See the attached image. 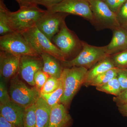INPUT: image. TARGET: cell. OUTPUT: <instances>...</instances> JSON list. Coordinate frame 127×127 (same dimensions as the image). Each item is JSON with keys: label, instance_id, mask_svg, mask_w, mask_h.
Here are the masks:
<instances>
[{"label": "cell", "instance_id": "6da1fadb", "mask_svg": "<svg viewBox=\"0 0 127 127\" xmlns=\"http://www.w3.org/2000/svg\"><path fill=\"white\" fill-rule=\"evenodd\" d=\"M46 12V10L40 9L36 4L20 6L17 11H10L9 26L13 32L23 33L36 26Z\"/></svg>", "mask_w": 127, "mask_h": 127}, {"label": "cell", "instance_id": "7a4b0ae2", "mask_svg": "<svg viewBox=\"0 0 127 127\" xmlns=\"http://www.w3.org/2000/svg\"><path fill=\"white\" fill-rule=\"evenodd\" d=\"M82 45L81 50L75 57L71 60L61 61L63 68L83 67L88 69L101 60L110 56L107 53L105 46L91 45L83 41Z\"/></svg>", "mask_w": 127, "mask_h": 127}, {"label": "cell", "instance_id": "3957f363", "mask_svg": "<svg viewBox=\"0 0 127 127\" xmlns=\"http://www.w3.org/2000/svg\"><path fill=\"white\" fill-rule=\"evenodd\" d=\"M88 69L83 67L63 68L64 91L59 103L68 106L81 86L84 84Z\"/></svg>", "mask_w": 127, "mask_h": 127}, {"label": "cell", "instance_id": "277c9868", "mask_svg": "<svg viewBox=\"0 0 127 127\" xmlns=\"http://www.w3.org/2000/svg\"><path fill=\"white\" fill-rule=\"evenodd\" d=\"M92 12L93 19L91 22L98 31L114 29L120 26L117 15L113 12L104 0H87Z\"/></svg>", "mask_w": 127, "mask_h": 127}, {"label": "cell", "instance_id": "5b68a950", "mask_svg": "<svg viewBox=\"0 0 127 127\" xmlns=\"http://www.w3.org/2000/svg\"><path fill=\"white\" fill-rule=\"evenodd\" d=\"M18 74L12 78L9 87V95L14 102L25 108L31 106L40 97V91L35 87L30 88L18 77Z\"/></svg>", "mask_w": 127, "mask_h": 127}, {"label": "cell", "instance_id": "8992f818", "mask_svg": "<svg viewBox=\"0 0 127 127\" xmlns=\"http://www.w3.org/2000/svg\"><path fill=\"white\" fill-rule=\"evenodd\" d=\"M52 42L63 53L66 60L71 56H75V57L82 48L83 41L67 27L65 23L53 37Z\"/></svg>", "mask_w": 127, "mask_h": 127}, {"label": "cell", "instance_id": "52a82bcc", "mask_svg": "<svg viewBox=\"0 0 127 127\" xmlns=\"http://www.w3.org/2000/svg\"><path fill=\"white\" fill-rule=\"evenodd\" d=\"M22 34L32 47L39 55L47 53L61 61H65L63 53L36 26Z\"/></svg>", "mask_w": 127, "mask_h": 127}, {"label": "cell", "instance_id": "ba28073f", "mask_svg": "<svg viewBox=\"0 0 127 127\" xmlns=\"http://www.w3.org/2000/svg\"><path fill=\"white\" fill-rule=\"evenodd\" d=\"M0 50L20 56H41L32 47L23 34L18 32L0 36Z\"/></svg>", "mask_w": 127, "mask_h": 127}, {"label": "cell", "instance_id": "9c48e42d", "mask_svg": "<svg viewBox=\"0 0 127 127\" xmlns=\"http://www.w3.org/2000/svg\"><path fill=\"white\" fill-rule=\"evenodd\" d=\"M46 10L49 13L62 12L79 16L91 23L93 19L91 6L87 0H63Z\"/></svg>", "mask_w": 127, "mask_h": 127}, {"label": "cell", "instance_id": "30bf717a", "mask_svg": "<svg viewBox=\"0 0 127 127\" xmlns=\"http://www.w3.org/2000/svg\"><path fill=\"white\" fill-rule=\"evenodd\" d=\"M69 14L62 12L49 13L47 11L37 22L36 26L52 41L53 37L61 30Z\"/></svg>", "mask_w": 127, "mask_h": 127}, {"label": "cell", "instance_id": "8fae6325", "mask_svg": "<svg viewBox=\"0 0 127 127\" xmlns=\"http://www.w3.org/2000/svg\"><path fill=\"white\" fill-rule=\"evenodd\" d=\"M43 61L41 56H23L21 57L18 74L29 85L35 87L34 75L42 70Z\"/></svg>", "mask_w": 127, "mask_h": 127}, {"label": "cell", "instance_id": "7c38bea8", "mask_svg": "<svg viewBox=\"0 0 127 127\" xmlns=\"http://www.w3.org/2000/svg\"><path fill=\"white\" fill-rule=\"evenodd\" d=\"M21 57L0 50V77L3 79H10L18 74Z\"/></svg>", "mask_w": 127, "mask_h": 127}, {"label": "cell", "instance_id": "4fadbf2b", "mask_svg": "<svg viewBox=\"0 0 127 127\" xmlns=\"http://www.w3.org/2000/svg\"><path fill=\"white\" fill-rule=\"evenodd\" d=\"M25 109L11 100L0 104V115L16 127H23V118Z\"/></svg>", "mask_w": 127, "mask_h": 127}, {"label": "cell", "instance_id": "5bb4252c", "mask_svg": "<svg viewBox=\"0 0 127 127\" xmlns=\"http://www.w3.org/2000/svg\"><path fill=\"white\" fill-rule=\"evenodd\" d=\"M113 36L110 43L105 46L109 56L116 54L127 48V29L121 26L112 30Z\"/></svg>", "mask_w": 127, "mask_h": 127}, {"label": "cell", "instance_id": "9a60e30c", "mask_svg": "<svg viewBox=\"0 0 127 127\" xmlns=\"http://www.w3.org/2000/svg\"><path fill=\"white\" fill-rule=\"evenodd\" d=\"M72 118L65 106L59 103L52 109L48 127H69Z\"/></svg>", "mask_w": 127, "mask_h": 127}, {"label": "cell", "instance_id": "2e32d148", "mask_svg": "<svg viewBox=\"0 0 127 127\" xmlns=\"http://www.w3.org/2000/svg\"><path fill=\"white\" fill-rule=\"evenodd\" d=\"M35 104L37 127H48L52 108L40 96Z\"/></svg>", "mask_w": 127, "mask_h": 127}, {"label": "cell", "instance_id": "e0dca14e", "mask_svg": "<svg viewBox=\"0 0 127 127\" xmlns=\"http://www.w3.org/2000/svg\"><path fill=\"white\" fill-rule=\"evenodd\" d=\"M41 56L43 63L42 70L50 77L60 78L63 69L61 61L47 53L41 54Z\"/></svg>", "mask_w": 127, "mask_h": 127}, {"label": "cell", "instance_id": "ac0fdd59", "mask_svg": "<svg viewBox=\"0 0 127 127\" xmlns=\"http://www.w3.org/2000/svg\"><path fill=\"white\" fill-rule=\"evenodd\" d=\"M115 67L111 56L107 57L98 62L88 71L84 85H88L95 77Z\"/></svg>", "mask_w": 127, "mask_h": 127}, {"label": "cell", "instance_id": "d6986e66", "mask_svg": "<svg viewBox=\"0 0 127 127\" xmlns=\"http://www.w3.org/2000/svg\"><path fill=\"white\" fill-rule=\"evenodd\" d=\"M10 11L5 4L4 0H0V35L3 36L13 32L9 25Z\"/></svg>", "mask_w": 127, "mask_h": 127}, {"label": "cell", "instance_id": "ffe728a7", "mask_svg": "<svg viewBox=\"0 0 127 127\" xmlns=\"http://www.w3.org/2000/svg\"><path fill=\"white\" fill-rule=\"evenodd\" d=\"M61 78L60 86L56 91L51 93L40 94V96L45 100L52 108L59 103V101L64 92V78L62 74Z\"/></svg>", "mask_w": 127, "mask_h": 127}, {"label": "cell", "instance_id": "44dd1931", "mask_svg": "<svg viewBox=\"0 0 127 127\" xmlns=\"http://www.w3.org/2000/svg\"><path fill=\"white\" fill-rule=\"evenodd\" d=\"M119 69L114 67L98 75L93 79L87 86L97 87L106 84L111 79L117 77Z\"/></svg>", "mask_w": 127, "mask_h": 127}, {"label": "cell", "instance_id": "7402d4cb", "mask_svg": "<svg viewBox=\"0 0 127 127\" xmlns=\"http://www.w3.org/2000/svg\"><path fill=\"white\" fill-rule=\"evenodd\" d=\"M97 91L117 96L122 92L121 87L117 77L114 78L106 84L96 87Z\"/></svg>", "mask_w": 127, "mask_h": 127}, {"label": "cell", "instance_id": "603a6c76", "mask_svg": "<svg viewBox=\"0 0 127 127\" xmlns=\"http://www.w3.org/2000/svg\"><path fill=\"white\" fill-rule=\"evenodd\" d=\"M23 127H37L35 104L25 109L23 118Z\"/></svg>", "mask_w": 127, "mask_h": 127}, {"label": "cell", "instance_id": "cb8c5ba5", "mask_svg": "<svg viewBox=\"0 0 127 127\" xmlns=\"http://www.w3.org/2000/svg\"><path fill=\"white\" fill-rule=\"evenodd\" d=\"M61 82V78L50 77L40 91V94L52 93L59 87Z\"/></svg>", "mask_w": 127, "mask_h": 127}, {"label": "cell", "instance_id": "d4e9b609", "mask_svg": "<svg viewBox=\"0 0 127 127\" xmlns=\"http://www.w3.org/2000/svg\"><path fill=\"white\" fill-rule=\"evenodd\" d=\"M110 56L116 67L119 69H126L127 67V48Z\"/></svg>", "mask_w": 127, "mask_h": 127}, {"label": "cell", "instance_id": "484cf974", "mask_svg": "<svg viewBox=\"0 0 127 127\" xmlns=\"http://www.w3.org/2000/svg\"><path fill=\"white\" fill-rule=\"evenodd\" d=\"M116 15L119 26L127 29V0L121 6Z\"/></svg>", "mask_w": 127, "mask_h": 127}, {"label": "cell", "instance_id": "4316f807", "mask_svg": "<svg viewBox=\"0 0 127 127\" xmlns=\"http://www.w3.org/2000/svg\"><path fill=\"white\" fill-rule=\"evenodd\" d=\"M50 77L42 70L37 71L35 73L34 77L35 86L40 92Z\"/></svg>", "mask_w": 127, "mask_h": 127}, {"label": "cell", "instance_id": "83f0119b", "mask_svg": "<svg viewBox=\"0 0 127 127\" xmlns=\"http://www.w3.org/2000/svg\"><path fill=\"white\" fill-rule=\"evenodd\" d=\"M0 77V104H4L11 101L10 95L7 92L4 82Z\"/></svg>", "mask_w": 127, "mask_h": 127}, {"label": "cell", "instance_id": "f1b7e54d", "mask_svg": "<svg viewBox=\"0 0 127 127\" xmlns=\"http://www.w3.org/2000/svg\"><path fill=\"white\" fill-rule=\"evenodd\" d=\"M117 78L120 84L122 92L127 89V72L125 69H119Z\"/></svg>", "mask_w": 127, "mask_h": 127}, {"label": "cell", "instance_id": "f546056e", "mask_svg": "<svg viewBox=\"0 0 127 127\" xmlns=\"http://www.w3.org/2000/svg\"><path fill=\"white\" fill-rule=\"evenodd\" d=\"M109 8L113 12L117 14L123 4L127 0H104Z\"/></svg>", "mask_w": 127, "mask_h": 127}, {"label": "cell", "instance_id": "4dcf8cb0", "mask_svg": "<svg viewBox=\"0 0 127 127\" xmlns=\"http://www.w3.org/2000/svg\"><path fill=\"white\" fill-rule=\"evenodd\" d=\"M63 0H33L36 5H41L45 6L48 10L58 4Z\"/></svg>", "mask_w": 127, "mask_h": 127}, {"label": "cell", "instance_id": "1f68e13d", "mask_svg": "<svg viewBox=\"0 0 127 127\" xmlns=\"http://www.w3.org/2000/svg\"><path fill=\"white\" fill-rule=\"evenodd\" d=\"M113 100L118 106L127 103V89L122 92L118 96L114 97Z\"/></svg>", "mask_w": 127, "mask_h": 127}, {"label": "cell", "instance_id": "d6a6232c", "mask_svg": "<svg viewBox=\"0 0 127 127\" xmlns=\"http://www.w3.org/2000/svg\"><path fill=\"white\" fill-rule=\"evenodd\" d=\"M0 127H16L0 115Z\"/></svg>", "mask_w": 127, "mask_h": 127}, {"label": "cell", "instance_id": "836d02e7", "mask_svg": "<svg viewBox=\"0 0 127 127\" xmlns=\"http://www.w3.org/2000/svg\"><path fill=\"white\" fill-rule=\"evenodd\" d=\"M118 109L124 116L127 117V103L118 106Z\"/></svg>", "mask_w": 127, "mask_h": 127}, {"label": "cell", "instance_id": "e575fe53", "mask_svg": "<svg viewBox=\"0 0 127 127\" xmlns=\"http://www.w3.org/2000/svg\"><path fill=\"white\" fill-rule=\"evenodd\" d=\"M21 6H28L31 5L36 4L34 3L33 0H21Z\"/></svg>", "mask_w": 127, "mask_h": 127}, {"label": "cell", "instance_id": "d590c367", "mask_svg": "<svg viewBox=\"0 0 127 127\" xmlns=\"http://www.w3.org/2000/svg\"><path fill=\"white\" fill-rule=\"evenodd\" d=\"M16 1L18 3L19 6H21V0H16Z\"/></svg>", "mask_w": 127, "mask_h": 127}, {"label": "cell", "instance_id": "8d00e7d4", "mask_svg": "<svg viewBox=\"0 0 127 127\" xmlns=\"http://www.w3.org/2000/svg\"><path fill=\"white\" fill-rule=\"evenodd\" d=\"M125 70H126L127 71V69H125Z\"/></svg>", "mask_w": 127, "mask_h": 127}]
</instances>
